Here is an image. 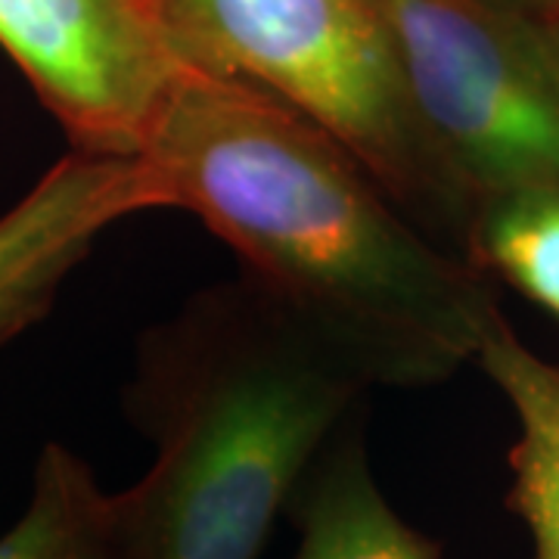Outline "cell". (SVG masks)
<instances>
[{"instance_id": "obj_1", "label": "cell", "mask_w": 559, "mask_h": 559, "mask_svg": "<svg viewBox=\"0 0 559 559\" xmlns=\"http://www.w3.org/2000/svg\"><path fill=\"white\" fill-rule=\"evenodd\" d=\"M140 156L171 209L215 230L242 277L370 389L439 385L476 364L500 311L488 274L277 97L180 66Z\"/></svg>"}, {"instance_id": "obj_2", "label": "cell", "mask_w": 559, "mask_h": 559, "mask_svg": "<svg viewBox=\"0 0 559 559\" xmlns=\"http://www.w3.org/2000/svg\"><path fill=\"white\" fill-rule=\"evenodd\" d=\"M370 385L237 277L138 345L128 414L153 441L119 495L134 559H261L320 451Z\"/></svg>"}, {"instance_id": "obj_3", "label": "cell", "mask_w": 559, "mask_h": 559, "mask_svg": "<svg viewBox=\"0 0 559 559\" xmlns=\"http://www.w3.org/2000/svg\"><path fill=\"white\" fill-rule=\"evenodd\" d=\"M153 7L178 66L277 97L352 153L429 237L466 255L469 218L419 128L377 0Z\"/></svg>"}, {"instance_id": "obj_4", "label": "cell", "mask_w": 559, "mask_h": 559, "mask_svg": "<svg viewBox=\"0 0 559 559\" xmlns=\"http://www.w3.org/2000/svg\"><path fill=\"white\" fill-rule=\"evenodd\" d=\"M377 10L469 230L503 202L559 197V20L488 0H377Z\"/></svg>"}, {"instance_id": "obj_5", "label": "cell", "mask_w": 559, "mask_h": 559, "mask_svg": "<svg viewBox=\"0 0 559 559\" xmlns=\"http://www.w3.org/2000/svg\"><path fill=\"white\" fill-rule=\"evenodd\" d=\"M0 50L97 156L143 153L180 72L153 0H0Z\"/></svg>"}, {"instance_id": "obj_6", "label": "cell", "mask_w": 559, "mask_h": 559, "mask_svg": "<svg viewBox=\"0 0 559 559\" xmlns=\"http://www.w3.org/2000/svg\"><path fill=\"white\" fill-rule=\"evenodd\" d=\"M156 209L171 202L146 156L69 150L0 215V345L50 311L66 277L112 224Z\"/></svg>"}, {"instance_id": "obj_7", "label": "cell", "mask_w": 559, "mask_h": 559, "mask_svg": "<svg viewBox=\"0 0 559 559\" xmlns=\"http://www.w3.org/2000/svg\"><path fill=\"white\" fill-rule=\"evenodd\" d=\"M296 559H439V544L401 520L373 479L360 414L320 451L289 503Z\"/></svg>"}, {"instance_id": "obj_8", "label": "cell", "mask_w": 559, "mask_h": 559, "mask_svg": "<svg viewBox=\"0 0 559 559\" xmlns=\"http://www.w3.org/2000/svg\"><path fill=\"white\" fill-rule=\"evenodd\" d=\"M476 364L516 414L510 507L525 522L535 559H559V364L532 352L503 314L481 336Z\"/></svg>"}, {"instance_id": "obj_9", "label": "cell", "mask_w": 559, "mask_h": 559, "mask_svg": "<svg viewBox=\"0 0 559 559\" xmlns=\"http://www.w3.org/2000/svg\"><path fill=\"white\" fill-rule=\"evenodd\" d=\"M0 559H134L119 495L60 441L40 448L22 516L0 535Z\"/></svg>"}, {"instance_id": "obj_10", "label": "cell", "mask_w": 559, "mask_h": 559, "mask_svg": "<svg viewBox=\"0 0 559 559\" xmlns=\"http://www.w3.org/2000/svg\"><path fill=\"white\" fill-rule=\"evenodd\" d=\"M466 255L559 318V197L503 202L479 215Z\"/></svg>"}, {"instance_id": "obj_11", "label": "cell", "mask_w": 559, "mask_h": 559, "mask_svg": "<svg viewBox=\"0 0 559 559\" xmlns=\"http://www.w3.org/2000/svg\"><path fill=\"white\" fill-rule=\"evenodd\" d=\"M503 10H516L525 16H540V20H559V0H488Z\"/></svg>"}]
</instances>
